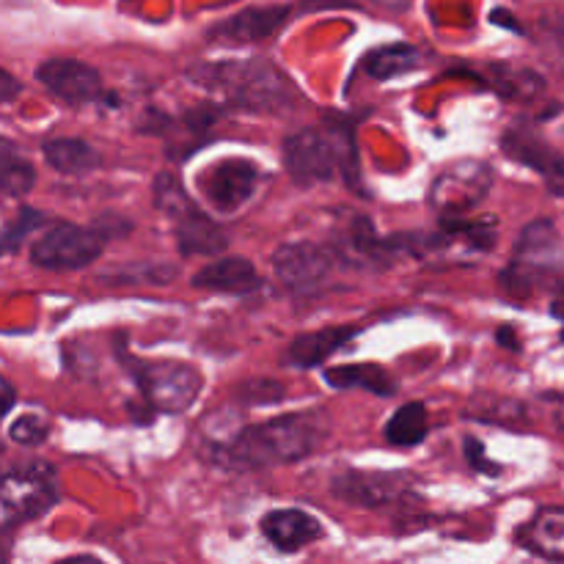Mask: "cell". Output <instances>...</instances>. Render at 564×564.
I'll list each match as a JSON object with an SVG mask.
<instances>
[{"label": "cell", "mask_w": 564, "mask_h": 564, "mask_svg": "<svg viewBox=\"0 0 564 564\" xmlns=\"http://www.w3.org/2000/svg\"><path fill=\"white\" fill-rule=\"evenodd\" d=\"M325 383L339 391L364 389L375 397H394L400 391V383L394 375L386 372L378 364H345V367H330L323 372Z\"/></svg>", "instance_id": "44dd1931"}, {"label": "cell", "mask_w": 564, "mask_h": 564, "mask_svg": "<svg viewBox=\"0 0 564 564\" xmlns=\"http://www.w3.org/2000/svg\"><path fill=\"white\" fill-rule=\"evenodd\" d=\"M50 435V419L42 413H22L9 427V438L20 446H39Z\"/></svg>", "instance_id": "83f0119b"}, {"label": "cell", "mask_w": 564, "mask_h": 564, "mask_svg": "<svg viewBox=\"0 0 564 564\" xmlns=\"http://www.w3.org/2000/svg\"><path fill=\"white\" fill-rule=\"evenodd\" d=\"M22 94V83L9 69H0V105L14 102Z\"/></svg>", "instance_id": "1f68e13d"}, {"label": "cell", "mask_w": 564, "mask_h": 564, "mask_svg": "<svg viewBox=\"0 0 564 564\" xmlns=\"http://www.w3.org/2000/svg\"><path fill=\"white\" fill-rule=\"evenodd\" d=\"M334 268V251L317 242H284L273 253V270L292 292H308L323 284Z\"/></svg>", "instance_id": "8fae6325"}, {"label": "cell", "mask_w": 564, "mask_h": 564, "mask_svg": "<svg viewBox=\"0 0 564 564\" xmlns=\"http://www.w3.org/2000/svg\"><path fill=\"white\" fill-rule=\"evenodd\" d=\"M336 257L347 259L350 264H358V268H369L372 262L386 264L389 262V253H386L383 237H378L372 220L358 215V218L350 220V226L345 229L341 240L336 242Z\"/></svg>", "instance_id": "ffe728a7"}, {"label": "cell", "mask_w": 564, "mask_h": 564, "mask_svg": "<svg viewBox=\"0 0 564 564\" xmlns=\"http://www.w3.org/2000/svg\"><path fill=\"white\" fill-rule=\"evenodd\" d=\"M14 405H17V389L3 378V375H0V419H3L6 413H11V408Z\"/></svg>", "instance_id": "d6a6232c"}, {"label": "cell", "mask_w": 564, "mask_h": 564, "mask_svg": "<svg viewBox=\"0 0 564 564\" xmlns=\"http://www.w3.org/2000/svg\"><path fill=\"white\" fill-rule=\"evenodd\" d=\"M424 435H427V408L422 402H405L386 424V441L391 446H402V449L419 446Z\"/></svg>", "instance_id": "cb8c5ba5"}, {"label": "cell", "mask_w": 564, "mask_h": 564, "mask_svg": "<svg viewBox=\"0 0 564 564\" xmlns=\"http://www.w3.org/2000/svg\"><path fill=\"white\" fill-rule=\"evenodd\" d=\"M6 147H11V141H6V138H0V149H6Z\"/></svg>", "instance_id": "60d3db41"}, {"label": "cell", "mask_w": 564, "mask_h": 564, "mask_svg": "<svg viewBox=\"0 0 564 564\" xmlns=\"http://www.w3.org/2000/svg\"><path fill=\"white\" fill-rule=\"evenodd\" d=\"M496 339H499V345H505L507 350H512V352L521 350V339H518V336H516L512 325H501L499 334H496Z\"/></svg>", "instance_id": "836d02e7"}, {"label": "cell", "mask_w": 564, "mask_h": 564, "mask_svg": "<svg viewBox=\"0 0 564 564\" xmlns=\"http://www.w3.org/2000/svg\"><path fill=\"white\" fill-rule=\"evenodd\" d=\"M416 479L397 471H347L334 479V496L352 507H389L413 494Z\"/></svg>", "instance_id": "9c48e42d"}, {"label": "cell", "mask_w": 564, "mask_h": 564, "mask_svg": "<svg viewBox=\"0 0 564 564\" xmlns=\"http://www.w3.org/2000/svg\"><path fill=\"white\" fill-rule=\"evenodd\" d=\"M198 185L218 213H235L257 193L259 169L246 158H226L204 169Z\"/></svg>", "instance_id": "30bf717a"}, {"label": "cell", "mask_w": 564, "mask_h": 564, "mask_svg": "<svg viewBox=\"0 0 564 564\" xmlns=\"http://www.w3.org/2000/svg\"><path fill=\"white\" fill-rule=\"evenodd\" d=\"M42 152L50 169H55L58 174L66 176L91 174V171L99 169V163H102L97 149H94L91 143L80 141V138H53V141L44 143Z\"/></svg>", "instance_id": "7402d4cb"}, {"label": "cell", "mask_w": 564, "mask_h": 564, "mask_svg": "<svg viewBox=\"0 0 564 564\" xmlns=\"http://www.w3.org/2000/svg\"><path fill=\"white\" fill-rule=\"evenodd\" d=\"M284 165L297 185H317L334 176L339 154L328 132L301 130L284 138Z\"/></svg>", "instance_id": "ba28073f"}, {"label": "cell", "mask_w": 564, "mask_h": 564, "mask_svg": "<svg viewBox=\"0 0 564 564\" xmlns=\"http://www.w3.org/2000/svg\"><path fill=\"white\" fill-rule=\"evenodd\" d=\"M290 14V6H248V9L237 11L215 28H209V39L229 44L262 42V39H270L275 31H281Z\"/></svg>", "instance_id": "9a60e30c"}, {"label": "cell", "mask_w": 564, "mask_h": 564, "mask_svg": "<svg viewBox=\"0 0 564 564\" xmlns=\"http://www.w3.org/2000/svg\"><path fill=\"white\" fill-rule=\"evenodd\" d=\"M3 477L20 521H33V518L44 516L58 501V482H55L53 468L44 466V463H25V466L9 468V471H3Z\"/></svg>", "instance_id": "4fadbf2b"}, {"label": "cell", "mask_w": 564, "mask_h": 564, "mask_svg": "<svg viewBox=\"0 0 564 564\" xmlns=\"http://www.w3.org/2000/svg\"><path fill=\"white\" fill-rule=\"evenodd\" d=\"M36 80L66 105H88L102 97V77L77 58H47L36 66Z\"/></svg>", "instance_id": "7c38bea8"}, {"label": "cell", "mask_w": 564, "mask_h": 564, "mask_svg": "<svg viewBox=\"0 0 564 564\" xmlns=\"http://www.w3.org/2000/svg\"><path fill=\"white\" fill-rule=\"evenodd\" d=\"M36 185V171L28 160L17 154L14 143L0 149V193L3 196H25Z\"/></svg>", "instance_id": "484cf974"}, {"label": "cell", "mask_w": 564, "mask_h": 564, "mask_svg": "<svg viewBox=\"0 0 564 564\" xmlns=\"http://www.w3.org/2000/svg\"><path fill=\"white\" fill-rule=\"evenodd\" d=\"M42 224H44V215L39 213V209L22 207L20 213H17L14 224L6 226L3 235H0V253H17V248L22 246V240H25L31 231H36Z\"/></svg>", "instance_id": "4316f807"}, {"label": "cell", "mask_w": 564, "mask_h": 564, "mask_svg": "<svg viewBox=\"0 0 564 564\" xmlns=\"http://www.w3.org/2000/svg\"><path fill=\"white\" fill-rule=\"evenodd\" d=\"M121 364L130 378L135 380L149 411L158 413H185L198 400L204 389V378L193 364L182 361H143V358L124 356L119 350Z\"/></svg>", "instance_id": "3957f363"}, {"label": "cell", "mask_w": 564, "mask_h": 564, "mask_svg": "<svg viewBox=\"0 0 564 564\" xmlns=\"http://www.w3.org/2000/svg\"><path fill=\"white\" fill-rule=\"evenodd\" d=\"M556 422H560V427L564 430V405L560 408V411H556Z\"/></svg>", "instance_id": "ab89813d"}, {"label": "cell", "mask_w": 564, "mask_h": 564, "mask_svg": "<svg viewBox=\"0 0 564 564\" xmlns=\"http://www.w3.org/2000/svg\"><path fill=\"white\" fill-rule=\"evenodd\" d=\"M494 187V169L479 160L449 165L430 187V204L441 218H463L485 202Z\"/></svg>", "instance_id": "5b68a950"}, {"label": "cell", "mask_w": 564, "mask_h": 564, "mask_svg": "<svg viewBox=\"0 0 564 564\" xmlns=\"http://www.w3.org/2000/svg\"><path fill=\"white\" fill-rule=\"evenodd\" d=\"M494 88L507 99H534L545 91V80L532 69L494 66Z\"/></svg>", "instance_id": "d4e9b609"}, {"label": "cell", "mask_w": 564, "mask_h": 564, "mask_svg": "<svg viewBox=\"0 0 564 564\" xmlns=\"http://www.w3.org/2000/svg\"><path fill=\"white\" fill-rule=\"evenodd\" d=\"M554 36H556V42H560V50L564 53V22H560V25H556Z\"/></svg>", "instance_id": "74e56055"}, {"label": "cell", "mask_w": 564, "mask_h": 564, "mask_svg": "<svg viewBox=\"0 0 564 564\" xmlns=\"http://www.w3.org/2000/svg\"><path fill=\"white\" fill-rule=\"evenodd\" d=\"M235 400L246 405H275L284 400V386L273 380H248L235 391Z\"/></svg>", "instance_id": "f1b7e54d"}, {"label": "cell", "mask_w": 564, "mask_h": 564, "mask_svg": "<svg viewBox=\"0 0 564 564\" xmlns=\"http://www.w3.org/2000/svg\"><path fill=\"white\" fill-rule=\"evenodd\" d=\"M372 3L380 6V9H389V11H405L413 0H372Z\"/></svg>", "instance_id": "e575fe53"}, {"label": "cell", "mask_w": 564, "mask_h": 564, "mask_svg": "<svg viewBox=\"0 0 564 564\" xmlns=\"http://www.w3.org/2000/svg\"><path fill=\"white\" fill-rule=\"evenodd\" d=\"M419 61H422V53L413 44H383V47H375L364 55V72L375 80H391V77H400L411 72L413 66H419Z\"/></svg>", "instance_id": "603a6c76"}, {"label": "cell", "mask_w": 564, "mask_h": 564, "mask_svg": "<svg viewBox=\"0 0 564 564\" xmlns=\"http://www.w3.org/2000/svg\"><path fill=\"white\" fill-rule=\"evenodd\" d=\"M323 413H286L270 422L237 430L235 438L215 449V460L226 468H268L297 463L312 455L325 438Z\"/></svg>", "instance_id": "6da1fadb"}, {"label": "cell", "mask_w": 564, "mask_h": 564, "mask_svg": "<svg viewBox=\"0 0 564 564\" xmlns=\"http://www.w3.org/2000/svg\"><path fill=\"white\" fill-rule=\"evenodd\" d=\"M562 341H564V330H562Z\"/></svg>", "instance_id": "b9f144b4"}, {"label": "cell", "mask_w": 564, "mask_h": 564, "mask_svg": "<svg viewBox=\"0 0 564 564\" xmlns=\"http://www.w3.org/2000/svg\"><path fill=\"white\" fill-rule=\"evenodd\" d=\"M55 564H105V562H99L97 556H69V560H61Z\"/></svg>", "instance_id": "8d00e7d4"}, {"label": "cell", "mask_w": 564, "mask_h": 564, "mask_svg": "<svg viewBox=\"0 0 564 564\" xmlns=\"http://www.w3.org/2000/svg\"><path fill=\"white\" fill-rule=\"evenodd\" d=\"M196 290L231 292V295H246L259 286V273L246 257H224L218 262H209L193 275L191 281Z\"/></svg>", "instance_id": "e0dca14e"}, {"label": "cell", "mask_w": 564, "mask_h": 564, "mask_svg": "<svg viewBox=\"0 0 564 564\" xmlns=\"http://www.w3.org/2000/svg\"><path fill=\"white\" fill-rule=\"evenodd\" d=\"M494 22H499V25L512 28V31H521V25H518V22L512 20L510 14H507V11H496V14H494Z\"/></svg>", "instance_id": "d590c367"}, {"label": "cell", "mask_w": 564, "mask_h": 564, "mask_svg": "<svg viewBox=\"0 0 564 564\" xmlns=\"http://www.w3.org/2000/svg\"><path fill=\"white\" fill-rule=\"evenodd\" d=\"M105 237L97 229L75 224H55L31 248V262L47 270L88 268L102 253Z\"/></svg>", "instance_id": "52a82bcc"}, {"label": "cell", "mask_w": 564, "mask_h": 564, "mask_svg": "<svg viewBox=\"0 0 564 564\" xmlns=\"http://www.w3.org/2000/svg\"><path fill=\"white\" fill-rule=\"evenodd\" d=\"M564 251L560 231L551 220H532L527 229L521 231L516 246V257H512L510 270L501 275L507 290L527 292L532 286V279L538 273H549L562 264Z\"/></svg>", "instance_id": "8992f818"}, {"label": "cell", "mask_w": 564, "mask_h": 564, "mask_svg": "<svg viewBox=\"0 0 564 564\" xmlns=\"http://www.w3.org/2000/svg\"><path fill=\"white\" fill-rule=\"evenodd\" d=\"M17 523H22V521H20V516H17V510H14V501H11L9 488H6L3 471H0V534H3L6 529L17 527Z\"/></svg>", "instance_id": "4dcf8cb0"}, {"label": "cell", "mask_w": 564, "mask_h": 564, "mask_svg": "<svg viewBox=\"0 0 564 564\" xmlns=\"http://www.w3.org/2000/svg\"><path fill=\"white\" fill-rule=\"evenodd\" d=\"M196 86L224 94L229 102L246 110H281L295 99V88L284 72L268 61H218L196 64L187 72Z\"/></svg>", "instance_id": "7a4b0ae2"}, {"label": "cell", "mask_w": 564, "mask_h": 564, "mask_svg": "<svg viewBox=\"0 0 564 564\" xmlns=\"http://www.w3.org/2000/svg\"><path fill=\"white\" fill-rule=\"evenodd\" d=\"M154 204L174 224L176 246H180L182 257H215L229 242L224 229L191 202V196L174 174H160L154 180Z\"/></svg>", "instance_id": "277c9868"}, {"label": "cell", "mask_w": 564, "mask_h": 564, "mask_svg": "<svg viewBox=\"0 0 564 564\" xmlns=\"http://www.w3.org/2000/svg\"><path fill=\"white\" fill-rule=\"evenodd\" d=\"M6 556H9V549H6V545L0 543V564H6Z\"/></svg>", "instance_id": "f35d334b"}, {"label": "cell", "mask_w": 564, "mask_h": 564, "mask_svg": "<svg viewBox=\"0 0 564 564\" xmlns=\"http://www.w3.org/2000/svg\"><path fill=\"white\" fill-rule=\"evenodd\" d=\"M262 534L279 551L295 554L323 538V523L303 510H273L262 518Z\"/></svg>", "instance_id": "2e32d148"}, {"label": "cell", "mask_w": 564, "mask_h": 564, "mask_svg": "<svg viewBox=\"0 0 564 564\" xmlns=\"http://www.w3.org/2000/svg\"><path fill=\"white\" fill-rule=\"evenodd\" d=\"M518 543L549 562H564V507H543L521 527Z\"/></svg>", "instance_id": "ac0fdd59"}, {"label": "cell", "mask_w": 564, "mask_h": 564, "mask_svg": "<svg viewBox=\"0 0 564 564\" xmlns=\"http://www.w3.org/2000/svg\"><path fill=\"white\" fill-rule=\"evenodd\" d=\"M356 336L358 328H323L312 330V334H301L290 345L284 361L297 369H312L317 364H323L328 356H334L336 350H341Z\"/></svg>", "instance_id": "d6986e66"}, {"label": "cell", "mask_w": 564, "mask_h": 564, "mask_svg": "<svg viewBox=\"0 0 564 564\" xmlns=\"http://www.w3.org/2000/svg\"><path fill=\"white\" fill-rule=\"evenodd\" d=\"M507 158L518 160V163L529 165V169L540 171L554 196L564 198V154L556 152L551 143H545L532 127L516 124L505 132L501 138Z\"/></svg>", "instance_id": "5bb4252c"}, {"label": "cell", "mask_w": 564, "mask_h": 564, "mask_svg": "<svg viewBox=\"0 0 564 564\" xmlns=\"http://www.w3.org/2000/svg\"><path fill=\"white\" fill-rule=\"evenodd\" d=\"M463 449H466V460H468V466L474 468V471H479V474H499L501 471L496 463H490V457H488V452H485L482 441L466 438Z\"/></svg>", "instance_id": "f546056e"}]
</instances>
